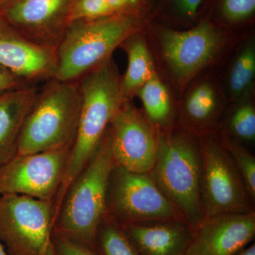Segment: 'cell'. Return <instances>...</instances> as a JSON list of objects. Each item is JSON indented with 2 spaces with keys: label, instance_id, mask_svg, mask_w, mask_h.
<instances>
[{
  "label": "cell",
  "instance_id": "2e32d148",
  "mask_svg": "<svg viewBox=\"0 0 255 255\" xmlns=\"http://www.w3.org/2000/svg\"><path fill=\"white\" fill-rule=\"evenodd\" d=\"M39 87L30 85L0 96V166L17 152L23 124Z\"/></svg>",
  "mask_w": 255,
  "mask_h": 255
},
{
  "label": "cell",
  "instance_id": "7402d4cb",
  "mask_svg": "<svg viewBox=\"0 0 255 255\" xmlns=\"http://www.w3.org/2000/svg\"><path fill=\"white\" fill-rule=\"evenodd\" d=\"M241 174L252 200L255 199V158L245 149L228 142L225 145Z\"/></svg>",
  "mask_w": 255,
  "mask_h": 255
},
{
  "label": "cell",
  "instance_id": "e0dca14e",
  "mask_svg": "<svg viewBox=\"0 0 255 255\" xmlns=\"http://www.w3.org/2000/svg\"><path fill=\"white\" fill-rule=\"evenodd\" d=\"M134 34L122 44L124 45L128 58L127 72L121 79L122 95L126 100H128L133 93L138 91L155 73L147 46L142 40Z\"/></svg>",
  "mask_w": 255,
  "mask_h": 255
},
{
  "label": "cell",
  "instance_id": "83f0119b",
  "mask_svg": "<svg viewBox=\"0 0 255 255\" xmlns=\"http://www.w3.org/2000/svg\"><path fill=\"white\" fill-rule=\"evenodd\" d=\"M235 255H255V243H251Z\"/></svg>",
  "mask_w": 255,
  "mask_h": 255
},
{
  "label": "cell",
  "instance_id": "44dd1931",
  "mask_svg": "<svg viewBox=\"0 0 255 255\" xmlns=\"http://www.w3.org/2000/svg\"><path fill=\"white\" fill-rule=\"evenodd\" d=\"M255 73V50L248 47L243 50L231 70L230 85L235 95H240L251 85Z\"/></svg>",
  "mask_w": 255,
  "mask_h": 255
},
{
  "label": "cell",
  "instance_id": "6da1fadb",
  "mask_svg": "<svg viewBox=\"0 0 255 255\" xmlns=\"http://www.w3.org/2000/svg\"><path fill=\"white\" fill-rule=\"evenodd\" d=\"M78 82L80 109L78 131L66 174L54 201L56 214L69 186L95 155L112 119L127 101L122 95L118 70L111 59Z\"/></svg>",
  "mask_w": 255,
  "mask_h": 255
},
{
  "label": "cell",
  "instance_id": "d4e9b609",
  "mask_svg": "<svg viewBox=\"0 0 255 255\" xmlns=\"http://www.w3.org/2000/svg\"><path fill=\"white\" fill-rule=\"evenodd\" d=\"M53 243L56 255H99L91 247L55 230Z\"/></svg>",
  "mask_w": 255,
  "mask_h": 255
},
{
  "label": "cell",
  "instance_id": "484cf974",
  "mask_svg": "<svg viewBox=\"0 0 255 255\" xmlns=\"http://www.w3.org/2000/svg\"><path fill=\"white\" fill-rule=\"evenodd\" d=\"M30 85L32 84L0 65V96Z\"/></svg>",
  "mask_w": 255,
  "mask_h": 255
},
{
  "label": "cell",
  "instance_id": "5b68a950",
  "mask_svg": "<svg viewBox=\"0 0 255 255\" xmlns=\"http://www.w3.org/2000/svg\"><path fill=\"white\" fill-rule=\"evenodd\" d=\"M154 182L195 231L206 219L201 199L200 147L183 135L159 137Z\"/></svg>",
  "mask_w": 255,
  "mask_h": 255
},
{
  "label": "cell",
  "instance_id": "277c9868",
  "mask_svg": "<svg viewBox=\"0 0 255 255\" xmlns=\"http://www.w3.org/2000/svg\"><path fill=\"white\" fill-rule=\"evenodd\" d=\"M80 109L78 81L54 78L46 81L38 90L25 120L16 155L72 149L78 131Z\"/></svg>",
  "mask_w": 255,
  "mask_h": 255
},
{
  "label": "cell",
  "instance_id": "8fae6325",
  "mask_svg": "<svg viewBox=\"0 0 255 255\" xmlns=\"http://www.w3.org/2000/svg\"><path fill=\"white\" fill-rule=\"evenodd\" d=\"M76 0H16L0 12L29 41L54 50L70 22Z\"/></svg>",
  "mask_w": 255,
  "mask_h": 255
},
{
  "label": "cell",
  "instance_id": "7a4b0ae2",
  "mask_svg": "<svg viewBox=\"0 0 255 255\" xmlns=\"http://www.w3.org/2000/svg\"><path fill=\"white\" fill-rule=\"evenodd\" d=\"M143 17L120 14L69 25L55 50L53 78L77 82L111 59L114 50L141 28Z\"/></svg>",
  "mask_w": 255,
  "mask_h": 255
},
{
  "label": "cell",
  "instance_id": "9a60e30c",
  "mask_svg": "<svg viewBox=\"0 0 255 255\" xmlns=\"http://www.w3.org/2000/svg\"><path fill=\"white\" fill-rule=\"evenodd\" d=\"M121 226L140 255H187L194 234V230L184 219L157 220Z\"/></svg>",
  "mask_w": 255,
  "mask_h": 255
},
{
  "label": "cell",
  "instance_id": "52a82bcc",
  "mask_svg": "<svg viewBox=\"0 0 255 255\" xmlns=\"http://www.w3.org/2000/svg\"><path fill=\"white\" fill-rule=\"evenodd\" d=\"M105 216L120 226L184 219L150 174L129 172L116 164L109 182Z\"/></svg>",
  "mask_w": 255,
  "mask_h": 255
},
{
  "label": "cell",
  "instance_id": "3957f363",
  "mask_svg": "<svg viewBox=\"0 0 255 255\" xmlns=\"http://www.w3.org/2000/svg\"><path fill=\"white\" fill-rule=\"evenodd\" d=\"M114 164L108 128L95 155L67 189L57 212L55 231L95 250Z\"/></svg>",
  "mask_w": 255,
  "mask_h": 255
},
{
  "label": "cell",
  "instance_id": "8992f818",
  "mask_svg": "<svg viewBox=\"0 0 255 255\" xmlns=\"http://www.w3.org/2000/svg\"><path fill=\"white\" fill-rule=\"evenodd\" d=\"M53 202L0 195V241L10 255H56Z\"/></svg>",
  "mask_w": 255,
  "mask_h": 255
},
{
  "label": "cell",
  "instance_id": "ac0fdd59",
  "mask_svg": "<svg viewBox=\"0 0 255 255\" xmlns=\"http://www.w3.org/2000/svg\"><path fill=\"white\" fill-rule=\"evenodd\" d=\"M95 251L99 255H140L122 226L106 216L97 232Z\"/></svg>",
  "mask_w": 255,
  "mask_h": 255
},
{
  "label": "cell",
  "instance_id": "7c38bea8",
  "mask_svg": "<svg viewBox=\"0 0 255 255\" xmlns=\"http://www.w3.org/2000/svg\"><path fill=\"white\" fill-rule=\"evenodd\" d=\"M164 58L177 78H191L216 53L221 34L209 18H204L187 31L164 30L162 33Z\"/></svg>",
  "mask_w": 255,
  "mask_h": 255
},
{
  "label": "cell",
  "instance_id": "f1b7e54d",
  "mask_svg": "<svg viewBox=\"0 0 255 255\" xmlns=\"http://www.w3.org/2000/svg\"><path fill=\"white\" fill-rule=\"evenodd\" d=\"M16 0H0V9L6 7L8 5L12 4Z\"/></svg>",
  "mask_w": 255,
  "mask_h": 255
},
{
  "label": "cell",
  "instance_id": "30bf717a",
  "mask_svg": "<svg viewBox=\"0 0 255 255\" xmlns=\"http://www.w3.org/2000/svg\"><path fill=\"white\" fill-rule=\"evenodd\" d=\"M114 162L129 172L149 174L155 164L159 137L128 100L119 109L109 127Z\"/></svg>",
  "mask_w": 255,
  "mask_h": 255
},
{
  "label": "cell",
  "instance_id": "f546056e",
  "mask_svg": "<svg viewBox=\"0 0 255 255\" xmlns=\"http://www.w3.org/2000/svg\"><path fill=\"white\" fill-rule=\"evenodd\" d=\"M0 255H10L1 241H0Z\"/></svg>",
  "mask_w": 255,
  "mask_h": 255
},
{
  "label": "cell",
  "instance_id": "ffe728a7",
  "mask_svg": "<svg viewBox=\"0 0 255 255\" xmlns=\"http://www.w3.org/2000/svg\"><path fill=\"white\" fill-rule=\"evenodd\" d=\"M216 103L214 92L207 85H200L193 91L186 103L188 118L194 123L209 121L214 113Z\"/></svg>",
  "mask_w": 255,
  "mask_h": 255
},
{
  "label": "cell",
  "instance_id": "cb8c5ba5",
  "mask_svg": "<svg viewBox=\"0 0 255 255\" xmlns=\"http://www.w3.org/2000/svg\"><path fill=\"white\" fill-rule=\"evenodd\" d=\"M255 0H220L219 12L228 23H239L254 16Z\"/></svg>",
  "mask_w": 255,
  "mask_h": 255
},
{
  "label": "cell",
  "instance_id": "603a6c76",
  "mask_svg": "<svg viewBox=\"0 0 255 255\" xmlns=\"http://www.w3.org/2000/svg\"><path fill=\"white\" fill-rule=\"evenodd\" d=\"M231 130L236 136L253 141L255 137V111L251 105H245L238 109L230 122Z\"/></svg>",
  "mask_w": 255,
  "mask_h": 255
},
{
  "label": "cell",
  "instance_id": "9c48e42d",
  "mask_svg": "<svg viewBox=\"0 0 255 255\" xmlns=\"http://www.w3.org/2000/svg\"><path fill=\"white\" fill-rule=\"evenodd\" d=\"M71 149L15 155L0 166V195L17 194L52 201L68 169Z\"/></svg>",
  "mask_w": 255,
  "mask_h": 255
},
{
  "label": "cell",
  "instance_id": "5bb4252c",
  "mask_svg": "<svg viewBox=\"0 0 255 255\" xmlns=\"http://www.w3.org/2000/svg\"><path fill=\"white\" fill-rule=\"evenodd\" d=\"M0 65L37 85L53 78L55 51L29 41L0 12Z\"/></svg>",
  "mask_w": 255,
  "mask_h": 255
},
{
  "label": "cell",
  "instance_id": "d6986e66",
  "mask_svg": "<svg viewBox=\"0 0 255 255\" xmlns=\"http://www.w3.org/2000/svg\"><path fill=\"white\" fill-rule=\"evenodd\" d=\"M137 92L149 120L162 124L168 119L171 110L168 92L155 73Z\"/></svg>",
  "mask_w": 255,
  "mask_h": 255
},
{
  "label": "cell",
  "instance_id": "ba28073f",
  "mask_svg": "<svg viewBox=\"0 0 255 255\" xmlns=\"http://www.w3.org/2000/svg\"><path fill=\"white\" fill-rule=\"evenodd\" d=\"M201 199L206 217L253 212V201L224 145L209 138L200 146Z\"/></svg>",
  "mask_w": 255,
  "mask_h": 255
},
{
  "label": "cell",
  "instance_id": "4316f807",
  "mask_svg": "<svg viewBox=\"0 0 255 255\" xmlns=\"http://www.w3.org/2000/svg\"><path fill=\"white\" fill-rule=\"evenodd\" d=\"M203 0H172V6L181 17L189 21L197 18Z\"/></svg>",
  "mask_w": 255,
  "mask_h": 255
},
{
  "label": "cell",
  "instance_id": "4fadbf2b",
  "mask_svg": "<svg viewBox=\"0 0 255 255\" xmlns=\"http://www.w3.org/2000/svg\"><path fill=\"white\" fill-rule=\"evenodd\" d=\"M255 237V211L214 215L194 231L187 255H235Z\"/></svg>",
  "mask_w": 255,
  "mask_h": 255
}]
</instances>
